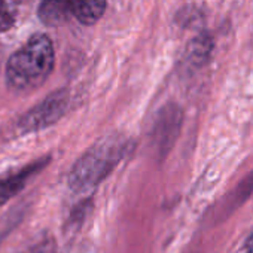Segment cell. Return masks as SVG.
<instances>
[{"label": "cell", "instance_id": "9", "mask_svg": "<svg viewBox=\"0 0 253 253\" xmlns=\"http://www.w3.org/2000/svg\"><path fill=\"white\" fill-rule=\"evenodd\" d=\"M253 192V171L237 186L235 191H232L231 198L228 200V203L225 206H228V213H231L235 207H238L244 200H247L250 197V194Z\"/></svg>", "mask_w": 253, "mask_h": 253}, {"label": "cell", "instance_id": "7", "mask_svg": "<svg viewBox=\"0 0 253 253\" xmlns=\"http://www.w3.org/2000/svg\"><path fill=\"white\" fill-rule=\"evenodd\" d=\"M106 9V0H72V15L85 24H95Z\"/></svg>", "mask_w": 253, "mask_h": 253}, {"label": "cell", "instance_id": "3", "mask_svg": "<svg viewBox=\"0 0 253 253\" xmlns=\"http://www.w3.org/2000/svg\"><path fill=\"white\" fill-rule=\"evenodd\" d=\"M69 103L70 94L67 89H57L51 92L18 119V131L23 134H29L48 128L49 125L55 124L66 115Z\"/></svg>", "mask_w": 253, "mask_h": 253}, {"label": "cell", "instance_id": "6", "mask_svg": "<svg viewBox=\"0 0 253 253\" xmlns=\"http://www.w3.org/2000/svg\"><path fill=\"white\" fill-rule=\"evenodd\" d=\"M38 15L46 26H61L72 15V0H42Z\"/></svg>", "mask_w": 253, "mask_h": 253}, {"label": "cell", "instance_id": "2", "mask_svg": "<svg viewBox=\"0 0 253 253\" xmlns=\"http://www.w3.org/2000/svg\"><path fill=\"white\" fill-rule=\"evenodd\" d=\"M55 54L46 35H35L14 52L6 64V82L15 91H32L41 86L54 69Z\"/></svg>", "mask_w": 253, "mask_h": 253}, {"label": "cell", "instance_id": "4", "mask_svg": "<svg viewBox=\"0 0 253 253\" xmlns=\"http://www.w3.org/2000/svg\"><path fill=\"white\" fill-rule=\"evenodd\" d=\"M182 109L177 104H166L157 115L152 128V145L160 157H164L176 143L182 126Z\"/></svg>", "mask_w": 253, "mask_h": 253}, {"label": "cell", "instance_id": "1", "mask_svg": "<svg viewBox=\"0 0 253 253\" xmlns=\"http://www.w3.org/2000/svg\"><path fill=\"white\" fill-rule=\"evenodd\" d=\"M128 142L122 136H107L91 146L72 167L67 183L76 194L94 191L121 163Z\"/></svg>", "mask_w": 253, "mask_h": 253}, {"label": "cell", "instance_id": "8", "mask_svg": "<svg viewBox=\"0 0 253 253\" xmlns=\"http://www.w3.org/2000/svg\"><path fill=\"white\" fill-rule=\"evenodd\" d=\"M213 51V39L207 33L198 35L188 48V60L194 66H203L209 61Z\"/></svg>", "mask_w": 253, "mask_h": 253}, {"label": "cell", "instance_id": "11", "mask_svg": "<svg viewBox=\"0 0 253 253\" xmlns=\"http://www.w3.org/2000/svg\"><path fill=\"white\" fill-rule=\"evenodd\" d=\"M33 253H60V252L55 249V246H54L52 241H45V243L39 244V246L35 249Z\"/></svg>", "mask_w": 253, "mask_h": 253}, {"label": "cell", "instance_id": "10", "mask_svg": "<svg viewBox=\"0 0 253 253\" xmlns=\"http://www.w3.org/2000/svg\"><path fill=\"white\" fill-rule=\"evenodd\" d=\"M17 0H0V33L8 32L15 23V14L12 6Z\"/></svg>", "mask_w": 253, "mask_h": 253}, {"label": "cell", "instance_id": "5", "mask_svg": "<svg viewBox=\"0 0 253 253\" xmlns=\"http://www.w3.org/2000/svg\"><path fill=\"white\" fill-rule=\"evenodd\" d=\"M49 161H51V158L45 157L39 161H35V163L26 166L23 170H20L18 173H15L9 177L0 179V207L6 204L11 198H14L27 185L29 179H32L41 170H43Z\"/></svg>", "mask_w": 253, "mask_h": 253}, {"label": "cell", "instance_id": "12", "mask_svg": "<svg viewBox=\"0 0 253 253\" xmlns=\"http://www.w3.org/2000/svg\"><path fill=\"white\" fill-rule=\"evenodd\" d=\"M246 252L247 253H253V234L249 237V240L246 243Z\"/></svg>", "mask_w": 253, "mask_h": 253}]
</instances>
